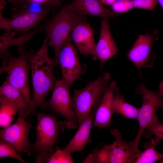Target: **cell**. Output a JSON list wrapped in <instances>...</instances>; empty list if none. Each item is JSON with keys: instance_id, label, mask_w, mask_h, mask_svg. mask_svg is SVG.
Returning <instances> with one entry per match:
<instances>
[{"instance_id": "cell-1", "label": "cell", "mask_w": 163, "mask_h": 163, "mask_svg": "<svg viewBox=\"0 0 163 163\" xmlns=\"http://www.w3.org/2000/svg\"><path fill=\"white\" fill-rule=\"evenodd\" d=\"M48 45V39L46 37L36 52H30L33 91L31 103L25 114V118L37 108L43 105L46 95L53 90L57 81L53 75L54 68L57 64L55 58L49 56Z\"/></svg>"}, {"instance_id": "cell-7", "label": "cell", "mask_w": 163, "mask_h": 163, "mask_svg": "<svg viewBox=\"0 0 163 163\" xmlns=\"http://www.w3.org/2000/svg\"><path fill=\"white\" fill-rule=\"evenodd\" d=\"M136 91L137 94L142 96L143 101L137 118L139 129L135 139L131 142L135 147L138 148L141 137L145 130L152 123L158 121L157 112L159 108H163V97L158 91H150L143 83L136 87Z\"/></svg>"}, {"instance_id": "cell-29", "label": "cell", "mask_w": 163, "mask_h": 163, "mask_svg": "<svg viewBox=\"0 0 163 163\" xmlns=\"http://www.w3.org/2000/svg\"><path fill=\"white\" fill-rule=\"evenodd\" d=\"M9 2L13 6V10L14 11H18L19 3L18 0H9Z\"/></svg>"}, {"instance_id": "cell-27", "label": "cell", "mask_w": 163, "mask_h": 163, "mask_svg": "<svg viewBox=\"0 0 163 163\" xmlns=\"http://www.w3.org/2000/svg\"><path fill=\"white\" fill-rule=\"evenodd\" d=\"M19 5L22 8H26L34 4L47 5L54 7L62 6V0H18Z\"/></svg>"}, {"instance_id": "cell-11", "label": "cell", "mask_w": 163, "mask_h": 163, "mask_svg": "<svg viewBox=\"0 0 163 163\" xmlns=\"http://www.w3.org/2000/svg\"><path fill=\"white\" fill-rule=\"evenodd\" d=\"M18 115L13 124L0 131V139L12 145L18 152L28 154L33 146L29 139V131L32 125L30 121L25 120L24 115Z\"/></svg>"}, {"instance_id": "cell-18", "label": "cell", "mask_w": 163, "mask_h": 163, "mask_svg": "<svg viewBox=\"0 0 163 163\" xmlns=\"http://www.w3.org/2000/svg\"><path fill=\"white\" fill-rule=\"evenodd\" d=\"M43 30L42 26H38L30 32L15 38L8 36L1 37L0 38V56L2 58H5L11 55L9 48L11 46L19 47L24 45L33 36Z\"/></svg>"}, {"instance_id": "cell-28", "label": "cell", "mask_w": 163, "mask_h": 163, "mask_svg": "<svg viewBox=\"0 0 163 163\" xmlns=\"http://www.w3.org/2000/svg\"><path fill=\"white\" fill-rule=\"evenodd\" d=\"M134 8L144 9L154 11L158 5L157 0H133Z\"/></svg>"}, {"instance_id": "cell-13", "label": "cell", "mask_w": 163, "mask_h": 163, "mask_svg": "<svg viewBox=\"0 0 163 163\" xmlns=\"http://www.w3.org/2000/svg\"><path fill=\"white\" fill-rule=\"evenodd\" d=\"M117 88L116 83L112 81L107 86L96 110L94 125L97 127H110L111 119L114 113L113 101L115 92Z\"/></svg>"}, {"instance_id": "cell-33", "label": "cell", "mask_w": 163, "mask_h": 163, "mask_svg": "<svg viewBox=\"0 0 163 163\" xmlns=\"http://www.w3.org/2000/svg\"><path fill=\"white\" fill-rule=\"evenodd\" d=\"M158 3H159L161 5L163 11V0H157Z\"/></svg>"}, {"instance_id": "cell-8", "label": "cell", "mask_w": 163, "mask_h": 163, "mask_svg": "<svg viewBox=\"0 0 163 163\" xmlns=\"http://www.w3.org/2000/svg\"><path fill=\"white\" fill-rule=\"evenodd\" d=\"M55 7L43 5L38 11L22 8L8 18H4L2 11H0V29L8 32L14 31L24 34H27L43 20Z\"/></svg>"}, {"instance_id": "cell-2", "label": "cell", "mask_w": 163, "mask_h": 163, "mask_svg": "<svg viewBox=\"0 0 163 163\" xmlns=\"http://www.w3.org/2000/svg\"><path fill=\"white\" fill-rule=\"evenodd\" d=\"M86 21V16L70 9L66 5L62 6L60 11L42 26L48 45L53 49L57 65L59 52L65 41L78 24Z\"/></svg>"}, {"instance_id": "cell-31", "label": "cell", "mask_w": 163, "mask_h": 163, "mask_svg": "<svg viewBox=\"0 0 163 163\" xmlns=\"http://www.w3.org/2000/svg\"><path fill=\"white\" fill-rule=\"evenodd\" d=\"M6 4V1L5 0H0V11H2L4 9Z\"/></svg>"}, {"instance_id": "cell-21", "label": "cell", "mask_w": 163, "mask_h": 163, "mask_svg": "<svg viewBox=\"0 0 163 163\" xmlns=\"http://www.w3.org/2000/svg\"><path fill=\"white\" fill-rule=\"evenodd\" d=\"M161 139L157 137L151 138L144 145L141 152L133 163H154L163 159V153L157 151L155 148Z\"/></svg>"}, {"instance_id": "cell-6", "label": "cell", "mask_w": 163, "mask_h": 163, "mask_svg": "<svg viewBox=\"0 0 163 163\" xmlns=\"http://www.w3.org/2000/svg\"><path fill=\"white\" fill-rule=\"evenodd\" d=\"M110 78L109 73H104L96 79L89 82L84 88L74 91L72 103L79 126L90 116L101 99Z\"/></svg>"}, {"instance_id": "cell-22", "label": "cell", "mask_w": 163, "mask_h": 163, "mask_svg": "<svg viewBox=\"0 0 163 163\" xmlns=\"http://www.w3.org/2000/svg\"><path fill=\"white\" fill-rule=\"evenodd\" d=\"M0 126L3 129L10 125L18 110L7 99L0 96Z\"/></svg>"}, {"instance_id": "cell-12", "label": "cell", "mask_w": 163, "mask_h": 163, "mask_svg": "<svg viewBox=\"0 0 163 163\" xmlns=\"http://www.w3.org/2000/svg\"><path fill=\"white\" fill-rule=\"evenodd\" d=\"M153 40L149 34L140 35L127 53V58L140 73L142 67L150 68L153 65L151 51Z\"/></svg>"}, {"instance_id": "cell-30", "label": "cell", "mask_w": 163, "mask_h": 163, "mask_svg": "<svg viewBox=\"0 0 163 163\" xmlns=\"http://www.w3.org/2000/svg\"><path fill=\"white\" fill-rule=\"evenodd\" d=\"M102 5H111L117 0H99Z\"/></svg>"}, {"instance_id": "cell-17", "label": "cell", "mask_w": 163, "mask_h": 163, "mask_svg": "<svg viewBox=\"0 0 163 163\" xmlns=\"http://www.w3.org/2000/svg\"><path fill=\"white\" fill-rule=\"evenodd\" d=\"M67 5L70 9L85 16L108 18L119 15V14L105 7L99 0H73Z\"/></svg>"}, {"instance_id": "cell-20", "label": "cell", "mask_w": 163, "mask_h": 163, "mask_svg": "<svg viewBox=\"0 0 163 163\" xmlns=\"http://www.w3.org/2000/svg\"><path fill=\"white\" fill-rule=\"evenodd\" d=\"M113 108L114 113L120 114L127 118L137 119L139 108L126 102L118 88L114 94Z\"/></svg>"}, {"instance_id": "cell-25", "label": "cell", "mask_w": 163, "mask_h": 163, "mask_svg": "<svg viewBox=\"0 0 163 163\" xmlns=\"http://www.w3.org/2000/svg\"><path fill=\"white\" fill-rule=\"evenodd\" d=\"M134 8L133 0H117L112 5V11L117 14L127 12Z\"/></svg>"}, {"instance_id": "cell-19", "label": "cell", "mask_w": 163, "mask_h": 163, "mask_svg": "<svg viewBox=\"0 0 163 163\" xmlns=\"http://www.w3.org/2000/svg\"><path fill=\"white\" fill-rule=\"evenodd\" d=\"M0 96L14 103L18 109V114L25 115L29 107V105L26 102L20 91L6 81L4 82L0 87Z\"/></svg>"}, {"instance_id": "cell-16", "label": "cell", "mask_w": 163, "mask_h": 163, "mask_svg": "<svg viewBox=\"0 0 163 163\" xmlns=\"http://www.w3.org/2000/svg\"><path fill=\"white\" fill-rule=\"evenodd\" d=\"M101 100L95 106L90 116L80 125L75 134L62 149L71 154L80 151L85 147L89 141L95 113Z\"/></svg>"}, {"instance_id": "cell-26", "label": "cell", "mask_w": 163, "mask_h": 163, "mask_svg": "<svg viewBox=\"0 0 163 163\" xmlns=\"http://www.w3.org/2000/svg\"><path fill=\"white\" fill-rule=\"evenodd\" d=\"M155 135L161 139H163V124L159 121L154 122L145 130L143 135L146 137Z\"/></svg>"}, {"instance_id": "cell-10", "label": "cell", "mask_w": 163, "mask_h": 163, "mask_svg": "<svg viewBox=\"0 0 163 163\" xmlns=\"http://www.w3.org/2000/svg\"><path fill=\"white\" fill-rule=\"evenodd\" d=\"M58 62L61 69V79L71 87L78 79L82 70L77 48L71 35L65 41L59 52Z\"/></svg>"}, {"instance_id": "cell-9", "label": "cell", "mask_w": 163, "mask_h": 163, "mask_svg": "<svg viewBox=\"0 0 163 163\" xmlns=\"http://www.w3.org/2000/svg\"><path fill=\"white\" fill-rule=\"evenodd\" d=\"M70 87L62 79L57 81L51 97L42 106L49 108L65 117L66 120L64 123L67 128L76 129L78 128L79 123L70 95Z\"/></svg>"}, {"instance_id": "cell-24", "label": "cell", "mask_w": 163, "mask_h": 163, "mask_svg": "<svg viewBox=\"0 0 163 163\" xmlns=\"http://www.w3.org/2000/svg\"><path fill=\"white\" fill-rule=\"evenodd\" d=\"M47 163H73L74 161L71 154L56 147L54 152L46 160Z\"/></svg>"}, {"instance_id": "cell-14", "label": "cell", "mask_w": 163, "mask_h": 163, "mask_svg": "<svg viewBox=\"0 0 163 163\" xmlns=\"http://www.w3.org/2000/svg\"><path fill=\"white\" fill-rule=\"evenodd\" d=\"M71 37L75 47L82 55L91 56L96 60L95 47L93 30L86 22L78 24L72 31Z\"/></svg>"}, {"instance_id": "cell-4", "label": "cell", "mask_w": 163, "mask_h": 163, "mask_svg": "<svg viewBox=\"0 0 163 163\" xmlns=\"http://www.w3.org/2000/svg\"><path fill=\"white\" fill-rule=\"evenodd\" d=\"M24 46L18 47V56L10 55L5 58L0 67V74L6 73V81L20 91L30 106L32 98L28 78L30 70V52Z\"/></svg>"}, {"instance_id": "cell-23", "label": "cell", "mask_w": 163, "mask_h": 163, "mask_svg": "<svg viewBox=\"0 0 163 163\" xmlns=\"http://www.w3.org/2000/svg\"><path fill=\"white\" fill-rule=\"evenodd\" d=\"M4 157L14 158L22 163H25L20 152L18 151L14 146L9 143L0 139V158Z\"/></svg>"}, {"instance_id": "cell-3", "label": "cell", "mask_w": 163, "mask_h": 163, "mask_svg": "<svg viewBox=\"0 0 163 163\" xmlns=\"http://www.w3.org/2000/svg\"><path fill=\"white\" fill-rule=\"evenodd\" d=\"M37 117L36 141L28 154L35 155L36 163H42L54 152L53 145L65 126L52 114L40 113Z\"/></svg>"}, {"instance_id": "cell-5", "label": "cell", "mask_w": 163, "mask_h": 163, "mask_svg": "<svg viewBox=\"0 0 163 163\" xmlns=\"http://www.w3.org/2000/svg\"><path fill=\"white\" fill-rule=\"evenodd\" d=\"M110 133L115 138L114 141L100 150H94L83 163H133L141 151L131 142L124 140L117 129H111Z\"/></svg>"}, {"instance_id": "cell-34", "label": "cell", "mask_w": 163, "mask_h": 163, "mask_svg": "<svg viewBox=\"0 0 163 163\" xmlns=\"http://www.w3.org/2000/svg\"><path fill=\"white\" fill-rule=\"evenodd\" d=\"M160 163H163V159L160 161Z\"/></svg>"}, {"instance_id": "cell-15", "label": "cell", "mask_w": 163, "mask_h": 163, "mask_svg": "<svg viewBox=\"0 0 163 163\" xmlns=\"http://www.w3.org/2000/svg\"><path fill=\"white\" fill-rule=\"evenodd\" d=\"M118 51L110 31L108 18H103L101 23L99 38L96 45V60H98L103 64L114 56Z\"/></svg>"}, {"instance_id": "cell-32", "label": "cell", "mask_w": 163, "mask_h": 163, "mask_svg": "<svg viewBox=\"0 0 163 163\" xmlns=\"http://www.w3.org/2000/svg\"><path fill=\"white\" fill-rule=\"evenodd\" d=\"M158 91L160 94L163 97V81L161 82L159 85Z\"/></svg>"}]
</instances>
